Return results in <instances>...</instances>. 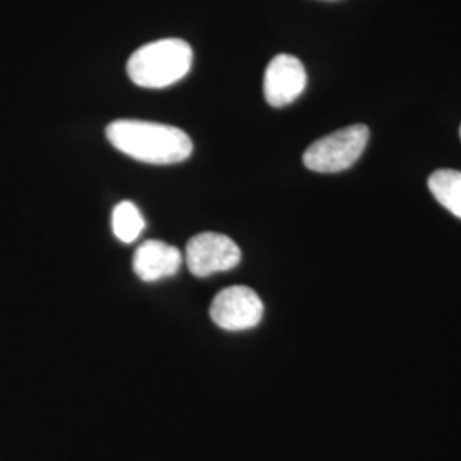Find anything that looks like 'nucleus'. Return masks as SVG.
Listing matches in <instances>:
<instances>
[{"label":"nucleus","mask_w":461,"mask_h":461,"mask_svg":"<svg viewBox=\"0 0 461 461\" xmlns=\"http://www.w3.org/2000/svg\"><path fill=\"white\" fill-rule=\"evenodd\" d=\"M369 129L357 123L318 139L303 154V163L316 173H340L363 156Z\"/></svg>","instance_id":"obj_3"},{"label":"nucleus","mask_w":461,"mask_h":461,"mask_svg":"<svg viewBox=\"0 0 461 461\" xmlns=\"http://www.w3.org/2000/svg\"><path fill=\"white\" fill-rule=\"evenodd\" d=\"M264 316V303L247 285L222 289L211 304V318L219 329L230 331L255 329Z\"/></svg>","instance_id":"obj_5"},{"label":"nucleus","mask_w":461,"mask_h":461,"mask_svg":"<svg viewBox=\"0 0 461 461\" xmlns=\"http://www.w3.org/2000/svg\"><path fill=\"white\" fill-rule=\"evenodd\" d=\"M185 262L195 277H209L232 270L241 262V249L224 234L202 232L188 241Z\"/></svg>","instance_id":"obj_4"},{"label":"nucleus","mask_w":461,"mask_h":461,"mask_svg":"<svg viewBox=\"0 0 461 461\" xmlns=\"http://www.w3.org/2000/svg\"><path fill=\"white\" fill-rule=\"evenodd\" d=\"M112 226L122 243H133L146 228V221L132 202H120L113 209Z\"/></svg>","instance_id":"obj_9"},{"label":"nucleus","mask_w":461,"mask_h":461,"mask_svg":"<svg viewBox=\"0 0 461 461\" xmlns=\"http://www.w3.org/2000/svg\"><path fill=\"white\" fill-rule=\"evenodd\" d=\"M429 190L434 198L461 219V171L438 169L429 176Z\"/></svg>","instance_id":"obj_8"},{"label":"nucleus","mask_w":461,"mask_h":461,"mask_svg":"<svg viewBox=\"0 0 461 461\" xmlns=\"http://www.w3.org/2000/svg\"><path fill=\"white\" fill-rule=\"evenodd\" d=\"M194 62L192 47L180 38H165L144 45L127 64L131 81L146 89H163L182 81Z\"/></svg>","instance_id":"obj_2"},{"label":"nucleus","mask_w":461,"mask_h":461,"mask_svg":"<svg viewBox=\"0 0 461 461\" xmlns=\"http://www.w3.org/2000/svg\"><path fill=\"white\" fill-rule=\"evenodd\" d=\"M308 84L303 62L287 53H280L267 67L264 77V95L274 108H284L296 101Z\"/></svg>","instance_id":"obj_6"},{"label":"nucleus","mask_w":461,"mask_h":461,"mask_svg":"<svg viewBox=\"0 0 461 461\" xmlns=\"http://www.w3.org/2000/svg\"><path fill=\"white\" fill-rule=\"evenodd\" d=\"M106 137L120 152L148 165H176L194 150L183 131L154 122L115 120L106 127Z\"/></svg>","instance_id":"obj_1"},{"label":"nucleus","mask_w":461,"mask_h":461,"mask_svg":"<svg viewBox=\"0 0 461 461\" xmlns=\"http://www.w3.org/2000/svg\"><path fill=\"white\" fill-rule=\"evenodd\" d=\"M460 135H461V129H460Z\"/></svg>","instance_id":"obj_10"},{"label":"nucleus","mask_w":461,"mask_h":461,"mask_svg":"<svg viewBox=\"0 0 461 461\" xmlns=\"http://www.w3.org/2000/svg\"><path fill=\"white\" fill-rule=\"evenodd\" d=\"M183 264L182 251L163 241L149 240L133 255V270L139 279L156 282L175 276Z\"/></svg>","instance_id":"obj_7"}]
</instances>
